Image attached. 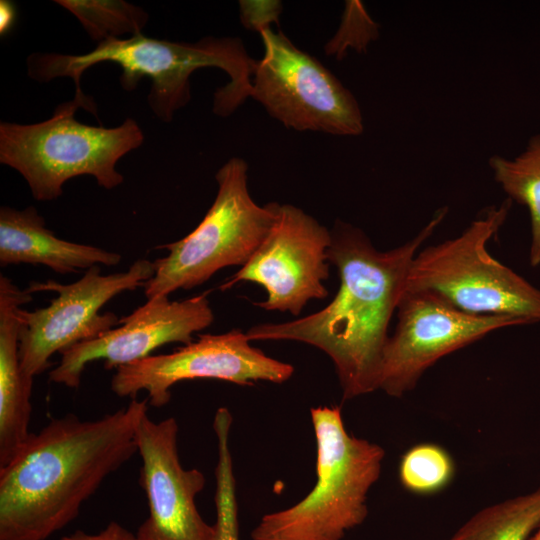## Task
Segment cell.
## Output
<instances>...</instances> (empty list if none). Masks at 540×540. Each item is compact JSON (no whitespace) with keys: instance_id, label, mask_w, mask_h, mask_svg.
Instances as JSON below:
<instances>
[{"instance_id":"obj_1","label":"cell","mask_w":540,"mask_h":540,"mask_svg":"<svg viewBox=\"0 0 540 540\" xmlns=\"http://www.w3.org/2000/svg\"><path fill=\"white\" fill-rule=\"evenodd\" d=\"M446 213L439 210L412 240L389 251H378L362 231L337 222L327 252L340 280L334 299L305 317L254 325L245 332L247 338L293 340L320 349L334 363L344 400L379 389L388 325L406 290L411 264Z\"/></svg>"},{"instance_id":"obj_18","label":"cell","mask_w":540,"mask_h":540,"mask_svg":"<svg viewBox=\"0 0 540 540\" xmlns=\"http://www.w3.org/2000/svg\"><path fill=\"white\" fill-rule=\"evenodd\" d=\"M495 180L510 197L525 205L531 219L529 260L540 264V134L532 137L526 149L513 159L494 155L489 160Z\"/></svg>"},{"instance_id":"obj_4","label":"cell","mask_w":540,"mask_h":540,"mask_svg":"<svg viewBox=\"0 0 540 540\" xmlns=\"http://www.w3.org/2000/svg\"><path fill=\"white\" fill-rule=\"evenodd\" d=\"M316 441V483L296 504L263 515L252 540H342L367 515L384 449L351 436L338 406L310 409Z\"/></svg>"},{"instance_id":"obj_17","label":"cell","mask_w":540,"mask_h":540,"mask_svg":"<svg viewBox=\"0 0 540 540\" xmlns=\"http://www.w3.org/2000/svg\"><path fill=\"white\" fill-rule=\"evenodd\" d=\"M540 527V488L473 515L452 540H531Z\"/></svg>"},{"instance_id":"obj_15","label":"cell","mask_w":540,"mask_h":540,"mask_svg":"<svg viewBox=\"0 0 540 540\" xmlns=\"http://www.w3.org/2000/svg\"><path fill=\"white\" fill-rule=\"evenodd\" d=\"M32 300L0 275V468L7 465L30 437L33 379L26 377L19 358L22 306Z\"/></svg>"},{"instance_id":"obj_12","label":"cell","mask_w":540,"mask_h":540,"mask_svg":"<svg viewBox=\"0 0 540 540\" xmlns=\"http://www.w3.org/2000/svg\"><path fill=\"white\" fill-rule=\"evenodd\" d=\"M331 232L315 218L291 204H279L270 232L251 259L220 288L240 281L263 286L264 301L255 305L267 311L298 316L308 301L323 299L328 290V248Z\"/></svg>"},{"instance_id":"obj_7","label":"cell","mask_w":540,"mask_h":540,"mask_svg":"<svg viewBox=\"0 0 540 540\" xmlns=\"http://www.w3.org/2000/svg\"><path fill=\"white\" fill-rule=\"evenodd\" d=\"M510 207L511 201L506 199L458 237L416 254L406 290L434 292L471 314L540 321V290L487 250L488 241L506 220Z\"/></svg>"},{"instance_id":"obj_14","label":"cell","mask_w":540,"mask_h":540,"mask_svg":"<svg viewBox=\"0 0 540 540\" xmlns=\"http://www.w3.org/2000/svg\"><path fill=\"white\" fill-rule=\"evenodd\" d=\"M214 320L207 293L185 300L170 301L157 296L138 307L119 324L102 335L62 351L61 359L49 373V380L78 388L86 366L103 360L107 370L133 363L169 343L193 342V334Z\"/></svg>"},{"instance_id":"obj_9","label":"cell","mask_w":540,"mask_h":540,"mask_svg":"<svg viewBox=\"0 0 540 540\" xmlns=\"http://www.w3.org/2000/svg\"><path fill=\"white\" fill-rule=\"evenodd\" d=\"M154 273V262L138 259L127 271L108 275L95 265L70 284L32 282L27 288L31 294L54 291L58 295L47 307L23 310L19 358L24 375L33 379L51 365L53 354L115 328L117 316L112 312L100 314L101 308L124 291L144 287Z\"/></svg>"},{"instance_id":"obj_13","label":"cell","mask_w":540,"mask_h":540,"mask_svg":"<svg viewBox=\"0 0 540 540\" xmlns=\"http://www.w3.org/2000/svg\"><path fill=\"white\" fill-rule=\"evenodd\" d=\"M178 430L174 417L156 422L146 413L138 423L139 484L147 498L148 517L138 527L136 540H216L215 525L202 518L195 502L205 476L182 466Z\"/></svg>"},{"instance_id":"obj_2","label":"cell","mask_w":540,"mask_h":540,"mask_svg":"<svg viewBox=\"0 0 540 540\" xmlns=\"http://www.w3.org/2000/svg\"><path fill=\"white\" fill-rule=\"evenodd\" d=\"M148 400L97 420H51L0 468V540H46L75 520L83 503L138 451Z\"/></svg>"},{"instance_id":"obj_25","label":"cell","mask_w":540,"mask_h":540,"mask_svg":"<svg viewBox=\"0 0 540 540\" xmlns=\"http://www.w3.org/2000/svg\"><path fill=\"white\" fill-rule=\"evenodd\" d=\"M16 20L15 5L8 0L0 1V33L5 35L9 32Z\"/></svg>"},{"instance_id":"obj_27","label":"cell","mask_w":540,"mask_h":540,"mask_svg":"<svg viewBox=\"0 0 540 540\" xmlns=\"http://www.w3.org/2000/svg\"><path fill=\"white\" fill-rule=\"evenodd\" d=\"M449 540H452V539H449Z\"/></svg>"},{"instance_id":"obj_23","label":"cell","mask_w":540,"mask_h":540,"mask_svg":"<svg viewBox=\"0 0 540 540\" xmlns=\"http://www.w3.org/2000/svg\"><path fill=\"white\" fill-rule=\"evenodd\" d=\"M239 3L242 24L259 34L278 21L282 10L280 1H240Z\"/></svg>"},{"instance_id":"obj_22","label":"cell","mask_w":540,"mask_h":540,"mask_svg":"<svg viewBox=\"0 0 540 540\" xmlns=\"http://www.w3.org/2000/svg\"><path fill=\"white\" fill-rule=\"evenodd\" d=\"M342 23L337 34L326 44L329 55L340 58L347 47L364 50L369 41L378 35L377 25L359 1H347Z\"/></svg>"},{"instance_id":"obj_21","label":"cell","mask_w":540,"mask_h":540,"mask_svg":"<svg viewBox=\"0 0 540 540\" xmlns=\"http://www.w3.org/2000/svg\"><path fill=\"white\" fill-rule=\"evenodd\" d=\"M453 462L444 449L421 444L409 449L401 459L399 476L405 488L416 493L435 492L448 484Z\"/></svg>"},{"instance_id":"obj_24","label":"cell","mask_w":540,"mask_h":540,"mask_svg":"<svg viewBox=\"0 0 540 540\" xmlns=\"http://www.w3.org/2000/svg\"><path fill=\"white\" fill-rule=\"evenodd\" d=\"M59 540H136L135 534L131 533L116 521H111L98 533L89 534L77 530L69 535L61 537Z\"/></svg>"},{"instance_id":"obj_5","label":"cell","mask_w":540,"mask_h":540,"mask_svg":"<svg viewBox=\"0 0 540 540\" xmlns=\"http://www.w3.org/2000/svg\"><path fill=\"white\" fill-rule=\"evenodd\" d=\"M79 108L97 117L96 104L86 95L60 104L39 123H0V162L22 175L38 201L57 199L64 183L81 175L93 176L105 189L117 187L124 181L117 162L144 141L134 119L113 128L91 126L75 119Z\"/></svg>"},{"instance_id":"obj_11","label":"cell","mask_w":540,"mask_h":540,"mask_svg":"<svg viewBox=\"0 0 540 540\" xmlns=\"http://www.w3.org/2000/svg\"><path fill=\"white\" fill-rule=\"evenodd\" d=\"M398 323L383 351L379 389L401 397L440 358L488 333L531 324L508 315H477L454 306L430 291L405 290L398 305Z\"/></svg>"},{"instance_id":"obj_3","label":"cell","mask_w":540,"mask_h":540,"mask_svg":"<svg viewBox=\"0 0 540 540\" xmlns=\"http://www.w3.org/2000/svg\"><path fill=\"white\" fill-rule=\"evenodd\" d=\"M112 62L120 66V84L133 91L144 77L151 79L148 105L163 122H171L176 111L191 99L190 77L200 68L223 70L229 82L213 97V112L221 117L232 114L251 95L252 59L240 38L206 36L197 42H174L138 34L101 41L90 52L79 55L34 52L26 60L28 76L40 83L69 77L82 97L80 80L93 65Z\"/></svg>"},{"instance_id":"obj_26","label":"cell","mask_w":540,"mask_h":540,"mask_svg":"<svg viewBox=\"0 0 540 540\" xmlns=\"http://www.w3.org/2000/svg\"><path fill=\"white\" fill-rule=\"evenodd\" d=\"M531 540H540V527L536 531V533L533 535Z\"/></svg>"},{"instance_id":"obj_16","label":"cell","mask_w":540,"mask_h":540,"mask_svg":"<svg viewBox=\"0 0 540 540\" xmlns=\"http://www.w3.org/2000/svg\"><path fill=\"white\" fill-rule=\"evenodd\" d=\"M121 261L116 252L70 242L57 237L33 206L23 210L0 209V264H41L66 274L95 265L115 266Z\"/></svg>"},{"instance_id":"obj_20","label":"cell","mask_w":540,"mask_h":540,"mask_svg":"<svg viewBox=\"0 0 540 540\" xmlns=\"http://www.w3.org/2000/svg\"><path fill=\"white\" fill-rule=\"evenodd\" d=\"M233 417L229 409L220 407L213 419L217 438L218 459L215 468L216 540H239L236 479L230 449Z\"/></svg>"},{"instance_id":"obj_8","label":"cell","mask_w":540,"mask_h":540,"mask_svg":"<svg viewBox=\"0 0 540 540\" xmlns=\"http://www.w3.org/2000/svg\"><path fill=\"white\" fill-rule=\"evenodd\" d=\"M263 57L252 75L253 99L285 127L357 136L363 117L354 95L322 63L281 31L260 33Z\"/></svg>"},{"instance_id":"obj_10","label":"cell","mask_w":540,"mask_h":540,"mask_svg":"<svg viewBox=\"0 0 540 540\" xmlns=\"http://www.w3.org/2000/svg\"><path fill=\"white\" fill-rule=\"evenodd\" d=\"M293 373L291 364L267 356L250 345L244 332L233 329L222 334H199L196 341L172 353L120 366L111 379V390L120 397L132 398L146 391L148 403L161 408L170 401V388L178 382L216 379L239 385L284 383Z\"/></svg>"},{"instance_id":"obj_19","label":"cell","mask_w":540,"mask_h":540,"mask_svg":"<svg viewBox=\"0 0 540 540\" xmlns=\"http://www.w3.org/2000/svg\"><path fill=\"white\" fill-rule=\"evenodd\" d=\"M73 14L91 39L101 42L123 35L142 33L149 15L141 7L123 0H56Z\"/></svg>"},{"instance_id":"obj_6","label":"cell","mask_w":540,"mask_h":540,"mask_svg":"<svg viewBox=\"0 0 540 540\" xmlns=\"http://www.w3.org/2000/svg\"><path fill=\"white\" fill-rule=\"evenodd\" d=\"M248 165L230 158L216 173L218 191L199 225L184 238L157 248L168 254L154 262L144 284L147 299L192 289L220 269L243 267L262 244L277 217L279 203L258 205L248 190Z\"/></svg>"}]
</instances>
